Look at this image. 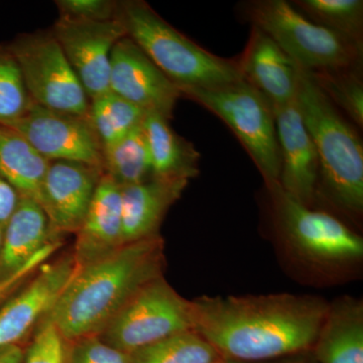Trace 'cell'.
<instances>
[{
	"instance_id": "23",
	"label": "cell",
	"mask_w": 363,
	"mask_h": 363,
	"mask_svg": "<svg viewBox=\"0 0 363 363\" xmlns=\"http://www.w3.org/2000/svg\"><path fill=\"white\" fill-rule=\"evenodd\" d=\"M104 173L121 187L143 183L152 178V164L142 125L104 150Z\"/></svg>"
},
{
	"instance_id": "21",
	"label": "cell",
	"mask_w": 363,
	"mask_h": 363,
	"mask_svg": "<svg viewBox=\"0 0 363 363\" xmlns=\"http://www.w3.org/2000/svg\"><path fill=\"white\" fill-rule=\"evenodd\" d=\"M143 128L154 178L190 181L199 175V152L169 126V119L147 112Z\"/></svg>"
},
{
	"instance_id": "25",
	"label": "cell",
	"mask_w": 363,
	"mask_h": 363,
	"mask_svg": "<svg viewBox=\"0 0 363 363\" xmlns=\"http://www.w3.org/2000/svg\"><path fill=\"white\" fill-rule=\"evenodd\" d=\"M130 363H221L223 358L194 330L181 332L130 353Z\"/></svg>"
},
{
	"instance_id": "28",
	"label": "cell",
	"mask_w": 363,
	"mask_h": 363,
	"mask_svg": "<svg viewBox=\"0 0 363 363\" xmlns=\"http://www.w3.org/2000/svg\"><path fill=\"white\" fill-rule=\"evenodd\" d=\"M30 104L18 62L9 45H0V124L20 119Z\"/></svg>"
},
{
	"instance_id": "16",
	"label": "cell",
	"mask_w": 363,
	"mask_h": 363,
	"mask_svg": "<svg viewBox=\"0 0 363 363\" xmlns=\"http://www.w3.org/2000/svg\"><path fill=\"white\" fill-rule=\"evenodd\" d=\"M238 66L243 80L253 86L272 105H283L297 98L300 67L257 26Z\"/></svg>"
},
{
	"instance_id": "3",
	"label": "cell",
	"mask_w": 363,
	"mask_h": 363,
	"mask_svg": "<svg viewBox=\"0 0 363 363\" xmlns=\"http://www.w3.org/2000/svg\"><path fill=\"white\" fill-rule=\"evenodd\" d=\"M298 109L319 157L317 200L359 221L363 214V147L346 121L307 71L300 68Z\"/></svg>"
},
{
	"instance_id": "32",
	"label": "cell",
	"mask_w": 363,
	"mask_h": 363,
	"mask_svg": "<svg viewBox=\"0 0 363 363\" xmlns=\"http://www.w3.org/2000/svg\"><path fill=\"white\" fill-rule=\"evenodd\" d=\"M59 242H51L45 245L42 250L35 253V255L28 260L25 266L21 267L18 271L9 276V278L0 281V305L6 300L7 297L18 288L21 284L23 283L26 279H28L33 271L42 266L43 264L49 259L50 257L58 250Z\"/></svg>"
},
{
	"instance_id": "10",
	"label": "cell",
	"mask_w": 363,
	"mask_h": 363,
	"mask_svg": "<svg viewBox=\"0 0 363 363\" xmlns=\"http://www.w3.org/2000/svg\"><path fill=\"white\" fill-rule=\"evenodd\" d=\"M7 126L49 162H75L104 169V147L90 117L52 111L32 101L26 113Z\"/></svg>"
},
{
	"instance_id": "18",
	"label": "cell",
	"mask_w": 363,
	"mask_h": 363,
	"mask_svg": "<svg viewBox=\"0 0 363 363\" xmlns=\"http://www.w3.org/2000/svg\"><path fill=\"white\" fill-rule=\"evenodd\" d=\"M187 180L152 178L143 183L121 187L123 245L159 235L169 207L180 199Z\"/></svg>"
},
{
	"instance_id": "8",
	"label": "cell",
	"mask_w": 363,
	"mask_h": 363,
	"mask_svg": "<svg viewBox=\"0 0 363 363\" xmlns=\"http://www.w3.org/2000/svg\"><path fill=\"white\" fill-rule=\"evenodd\" d=\"M193 330L192 306L162 277L140 288L100 332L104 342L123 352Z\"/></svg>"
},
{
	"instance_id": "27",
	"label": "cell",
	"mask_w": 363,
	"mask_h": 363,
	"mask_svg": "<svg viewBox=\"0 0 363 363\" xmlns=\"http://www.w3.org/2000/svg\"><path fill=\"white\" fill-rule=\"evenodd\" d=\"M327 98L345 112L353 123L363 125L362 67L337 71L308 72Z\"/></svg>"
},
{
	"instance_id": "36",
	"label": "cell",
	"mask_w": 363,
	"mask_h": 363,
	"mask_svg": "<svg viewBox=\"0 0 363 363\" xmlns=\"http://www.w3.org/2000/svg\"><path fill=\"white\" fill-rule=\"evenodd\" d=\"M4 226L0 225V250H1L2 238H4Z\"/></svg>"
},
{
	"instance_id": "14",
	"label": "cell",
	"mask_w": 363,
	"mask_h": 363,
	"mask_svg": "<svg viewBox=\"0 0 363 363\" xmlns=\"http://www.w3.org/2000/svg\"><path fill=\"white\" fill-rule=\"evenodd\" d=\"M104 174V169L80 162H49L39 204L52 230L78 233Z\"/></svg>"
},
{
	"instance_id": "1",
	"label": "cell",
	"mask_w": 363,
	"mask_h": 363,
	"mask_svg": "<svg viewBox=\"0 0 363 363\" xmlns=\"http://www.w3.org/2000/svg\"><path fill=\"white\" fill-rule=\"evenodd\" d=\"M191 306L193 330L224 360L262 362L312 351L329 303L284 293L203 296Z\"/></svg>"
},
{
	"instance_id": "2",
	"label": "cell",
	"mask_w": 363,
	"mask_h": 363,
	"mask_svg": "<svg viewBox=\"0 0 363 363\" xmlns=\"http://www.w3.org/2000/svg\"><path fill=\"white\" fill-rule=\"evenodd\" d=\"M164 242L159 235L126 243L79 267L49 313L70 342L98 335L140 288L162 277Z\"/></svg>"
},
{
	"instance_id": "24",
	"label": "cell",
	"mask_w": 363,
	"mask_h": 363,
	"mask_svg": "<svg viewBox=\"0 0 363 363\" xmlns=\"http://www.w3.org/2000/svg\"><path fill=\"white\" fill-rule=\"evenodd\" d=\"M147 112L111 91L90 100V121L104 150L142 125Z\"/></svg>"
},
{
	"instance_id": "5",
	"label": "cell",
	"mask_w": 363,
	"mask_h": 363,
	"mask_svg": "<svg viewBox=\"0 0 363 363\" xmlns=\"http://www.w3.org/2000/svg\"><path fill=\"white\" fill-rule=\"evenodd\" d=\"M279 240L298 262L319 272H343L363 259V240L338 217L297 201L279 183L266 185Z\"/></svg>"
},
{
	"instance_id": "13",
	"label": "cell",
	"mask_w": 363,
	"mask_h": 363,
	"mask_svg": "<svg viewBox=\"0 0 363 363\" xmlns=\"http://www.w3.org/2000/svg\"><path fill=\"white\" fill-rule=\"evenodd\" d=\"M281 155L279 185L308 207L316 202L319 157L297 102L272 105Z\"/></svg>"
},
{
	"instance_id": "22",
	"label": "cell",
	"mask_w": 363,
	"mask_h": 363,
	"mask_svg": "<svg viewBox=\"0 0 363 363\" xmlns=\"http://www.w3.org/2000/svg\"><path fill=\"white\" fill-rule=\"evenodd\" d=\"M49 162L18 131L0 124V176L21 197L40 203Z\"/></svg>"
},
{
	"instance_id": "11",
	"label": "cell",
	"mask_w": 363,
	"mask_h": 363,
	"mask_svg": "<svg viewBox=\"0 0 363 363\" xmlns=\"http://www.w3.org/2000/svg\"><path fill=\"white\" fill-rule=\"evenodd\" d=\"M52 33L84 88L89 100L111 91V54L126 37L121 21H84L59 18Z\"/></svg>"
},
{
	"instance_id": "34",
	"label": "cell",
	"mask_w": 363,
	"mask_h": 363,
	"mask_svg": "<svg viewBox=\"0 0 363 363\" xmlns=\"http://www.w3.org/2000/svg\"><path fill=\"white\" fill-rule=\"evenodd\" d=\"M26 352L20 344L0 348V363H23Z\"/></svg>"
},
{
	"instance_id": "26",
	"label": "cell",
	"mask_w": 363,
	"mask_h": 363,
	"mask_svg": "<svg viewBox=\"0 0 363 363\" xmlns=\"http://www.w3.org/2000/svg\"><path fill=\"white\" fill-rule=\"evenodd\" d=\"M293 4L308 20L362 45V0H297Z\"/></svg>"
},
{
	"instance_id": "4",
	"label": "cell",
	"mask_w": 363,
	"mask_h": 363,
	"mask_svg": "<svg viewBox=\"0 0 363 363\" xmlns=\"http://www.w3.org/2000/svg\"><path fill=\"white\" fill-rule=\"evenodd\" d=\"M114 18L178 89L220 87L243 80L238 62L203 49L143 0L117 1Z\"/></svg>"
},
{
	"instance_id": "6",
	"label": "cell",
	"mask_w": 363,
	"mask_h": 363,
	"mask_svg": "<svg viewBox=\"0 0 363 363\" xmlns=\"http://www.w3.org/2000/svg\"><path fill=\"white\" fill-rule=\"evenodd\" d=\"M245 16L307 72L337 71L362 67V45L306 18L285 0H255L245 4Z\"/></svg>"
},
{
	"instance_id": "19",
	"label": "cell",
	"mask_w": 363,
	"mask_h": 363,
	"mask_svg": "<svg viewBox=\"0 0 363 363\" xmlns=\"http://www.w3.org/2000/svg\"><path fill=\"white\" fill-rule=\"evenodd\" d=\"M312 354L318 363H363V303L343 296L329 303Z\"/></svg>"
},
{
	"instance_id": "30",
	"label": "cell",
	"mask_w": 363,
	"mask_h": 363,
	"mask_svg": "<svg viewBox=\"0 0 363 363\" xmlns=\"http://www.w3.org/2000/svg\"><path fill=\"white\" fill-rule=\"evenodd\" d=\"M60 18L84 21L114 20L117 1L111 0H59Z\"/></svg>"
},
{
	"instance_id": "35",
	"label": "cell",
	"mask_w": 363,
	"mask_h": 363,
	"mask_svg": "<svg viewBox=\"0 0 363 363\" xmlns=\"http://www.w3.org/2000/svg\"><path fill=\"white\" fill-rule=\"evenodd\" d=\"M221 363H318L314 357H313L311 351L307 353H302V354L294 355V357H289L281 358V359L269 360V362H230V360H224Z\"/></svg>"
},
{
	"instance_id": "29",
	"label": "cell",
	"mask_w": 363,
	"mask_h": 363,
	"mask_svg": "<svg viewBox=\"0 0 363 363\" xmlns=\"http://www.w3.org/2000/svg\"><path fill=\"white\" fill-rule=\"evenodd\" d=\"M72 343L68 363H130L128 353L112 347L99 336H88Z\"/></svg>"
},
{
	"instance_id": "20",
	"label": "cell",
	"mask_w": 363,
	"mask_h": 363,
	"mask_svg": "<svg viewBox=\"0 0 363 363\" xmlns=\"http://www.w3.org/2000/svg\"><path fill=\"white\" fill-rule=\"evenodd\" d=\"M52 226L39 203L21 197L4 228L0 250V281L9 278L25 266L48 241Z\"/></svg>"
},
{
	"instance_id": "31",
	"label": "cell",
	"mask_w": 363,
	"mask_h": 363,
	"mask_svg": "<svg viewBox=\"0 0 363 363\" xmlns=\"http://www.w3.org/2000/svg\"><path fill=\"white\" fill-rule=\"evenodd\" d=\"M63 341L55 325L48 320L26 352L23 363L65 362Z\"/></svg>"
},
{
	"instance_id": "7",
	"label": "cell",
	"mask_w": 363,
	"mask_h": 363,
	"mask_svg": "<svg viewBox=\"0 0 363 363\" xmlns=\"http://www.w3.org/2000/svg\"><path fill=\"white\" fill-rule=\"evenodd\" d=\"M182 97L202 105L223 121L242 143L264 184L279 183L281 155L274 108L269 100L245 80L215 88H179Z\"/></svg>"
},
{
	"instance_id": "38",
	"label": "cell",
	"mask_w": 363,
	"mask_h": 363,
	"mask_svg": "<svg viewBox=\"0 0 363 363\" xmlns=\"http://www.w3.org/2000/svg\"><path fill=\"white\" fill-rule=\"evenodd\" d=\"M223 362H224V360H223Z\"/></svg>"
},
{
	"instance_id": "17",
	"label": "cell",
	"mask_w": 363,
	"mask_h": 363,
	"mask_svg": "<svg viewBox=\"0 0 363 363\" xmlns=\"http://www.w3.org/2000/svg\"><path fill=\"white\" fill-rule=\"evenodd\" d=\"M77 233L74 259L79 267L123 245L121 187L107 174L104 173L98 183L85 220Z\"/></svg>"
},
{
	"instance_id": "15",
	"label": "cell",
	"mask_w": 363,
	"mask_h": 363,
	"mask_svg": "<svg viewBox=\"0 0 363 363\" xmlns=\"http://www.w3.org/2000/svg\"><path fill=\"white\" fill-rule=\"evenodd\" d=\"M78 269L74 257L44 266L18 296L4 301L0 306V348L20 344L38 320L51 311Z\"/></svg>"
},
{
	"instance_id": "9",
	"label": "cell",
	"mask_w": 363,
	"mask_h": 363,
	"mask_svg": "<svg viewBox=\"0 0 363 363\" xmlns=\"http://www.w3.org/2000/svg\"><path fill=\"white\" fill-rule=\"evenodd\" d=\"M7 45L33 102L52 111L89 117V98L52 30L23 33Z\"/></svg>"
},
{
	"instance_id": "33",
	"label": "cell",
	"mask_w": 363,
	"mask_h": 363,
	"mask_svg": "<svg viewBox=\"0 0 363 363\" xmlns=\"http://www.w3.org/2000/svg\"><path fill=\"white\" fill-rule=\"evenodd\" d=\"M20 200L21 195L18 191L4 177L0 176V225H6Z\"/></svg>"
},
{
	"instance_id": "37",
	"label": "cell",
	"mask_w": 363,
	"mask_h": 363,
	"mask_svg": "<svg viewBox=\"0 0 363 363\" xmlns=\"http://www.w3.org/2000/svg\"><path fill=\"white\" fill-rule=\"evenodd\" d=\"M64 363H65V362H64Z\"/></svg>"
},
{
	"instance_id": "12",
	"label": "cell",
	"mask_w": 363,
	"mask_h": 363,
	"mask_svg": "<svg viewBox=\"0 0 363 363\" xmlns=\"http://www.w3.org/2000/svg\"><path fill=\"white\" fill-rule=\"evenodd\" d=\"M109 87L126 101L169 121L182 97L178 87L128 35L112 49Z\"/></svg>"
}]
</instances>
